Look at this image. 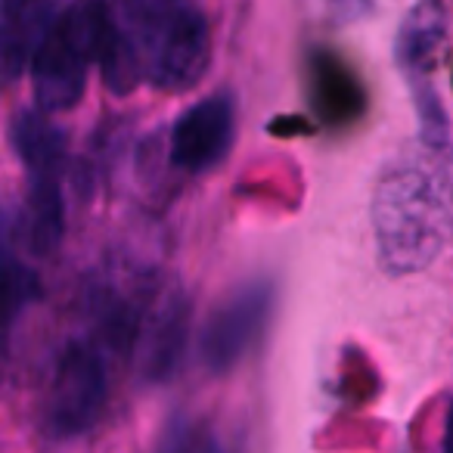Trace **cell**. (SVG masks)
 I'll return each instance as SVG.
<instances>
[{
  "label": "cell",
  "instance_id": "obj_1",
  "mask_svg": "<svg viewBox=\"0 0 453 453\" xmlns=\"http://www.w3.org/2000/svg\"><path fill=\"white\" fill-rule=\"evenodd\" d=\"M453 226V177L432 158H397L372 189L379 261L395 277L426 271Z\"/></svg>",
  "mask_w": 453,
  "mask_h": 453
},
{
  "label": "cell",
  "instance_id": "obj_2",
  "mask_svg": "<svg viewBox=\"0 0 453 453\" xmlns=\"http://www.w3.org/2000/svg\"><path fill=\"white\" fill-rule=\"evenodd\" d=\"M112 13L103 0H81L47 22L32 57V84L47 115L69 112L81 103L90 65L100 59Z\"/></svg>",
  "mask_w": 453,
  "mask_h": 453
},
{
  "label": "cell",
  "instance_id": "obj_3",
  "mask_svg": "<svg viewBox=\"0 0 453 453\" xmlns=\"http://www.w3.org/2000/svg\"><path fill=\"white\" fill-rule=\"evenodd\" d=\"M143 78L165 94H183L196 88L211 63V32L193 4L165 0L152 4L140 32Z\"/></svg>",
  "mask_w": 453,
  "mask_h": 453
},
{
  "label": "cell",
  "instance_id": "obj_4",
  "mask_svg": "<svg viewBox=\"0 0 453 453\" xmlns=\"http://www.w3.org/2000/svg\"><path fill=\"white\" fill-rule=\"evenodd\" d=\"M447 38V4L444 0H416L410 13L403 16L401 32L395 41V57L401 72L413 88L416 112L422 121V137L428 150H444L450 137L447 112L438 100V90L432 88V65L441 44Z\"/></svg>",
  "mask_w": 453,
  "mask_h": 453
},
{
  "label": "cell",
  "instance_id": "obj_5",
  "mask_svg": "<svg viewBox=\"0 0 453 453\" xmlns=\"http://www.w3.org/2000/svg\"><path fill=\"white\" fill-rule=\"evenodd\" d=\"M106 364L90 345H69L57 360L50 395L44 403V428L50 438L65 441L90 432L106 403Z\"/></svg>",
  "mask_w": 453,
  "mask_h": 453
},
{
  "label": "cell",
  "instance_id": "obj_6",
  "mask_svg": "<svg viewBox=\"0 0 453 453\" xmlns=\"http://www.w3.org/2000/svg\"><path fill=\"white\" fill-rule=\"evenodd\" d=\"M273 311V286L249 283L230 292L218 308L208 314L202 329V364L211 372H230L246 351L255 345L261 329L267 326Z\"/></svg>",
  "mask_w": 453,
  "mask_h": 453
},
{
  "label": "cell",
  "instance_id": "obj_7",
  "mask_svg": "<svg viewBox=\"0 0 453 453\" xmlns=\"http://www.w3.org/2000/svg\"><path fill=\"white\" fill-rule=\"evenodd\" d=\"M236 137V103L214 94L189 106L171 127V162L183 171H211L220 165Z\"/></svg>",
  "mask_w": 453,
  "mask_h": 453
},
{
  "label": "cell",
  "instance_id": "obj_8",
  "mask_svg": "<svg viewBox=\"0 0 453 453\" xmlns=\"http://www.w3.org/2000/svg\"><path fill=\"white\" fill-rule=\"evenodd\" d=\"M189 333V302L174 292L156 311L143 339V376L150 382H165L180 366Z\"/></svg>",
  "mask_w": 453,
  "mask_h": 453
},
{
  "label": "cell",
  "instance_id": "obj_9",
  "mask_svg": "<svg viewBox=\"0 0 453 453\" xmlns=\"http://www.w3.org/2000/svg\"><path fill=\"white\" fill-rule=\"evenodd\" d=\"M10 140H13L16 156L26 165L28 174H59L65 156V137L47 119V112H35V109L19 112L10 125Z\"/></svg>",
  "mask_w": 453,
  "mask_h": 453
},
{
  "label": "cell",
  "instance_id": "obj_10",
  "mask_svg": "<svg viewBox=\"0 0 453 453\" xmlns=\"http://www.w3.org/2000/svg\"><path fill=\"white\" fill-rule=\"evenodd\" d=\"M28 242L38 255H50L63 240L65 208L59 174H28Z\"/></svg>",
  "mask_w": 453,
  "mask_h": 453
},
{
  "label": "cell",
  "instance_id": "obj_11",
  "mask_svg": "<svg viewBox=\"0 0 453 453\" xmlns=\"http://www.w3.org/2000/svg\"><path fill=\"white\" fill-rule=\"evenodd\" d=\"M44 28L32 7L13 10L0 4V84H13L26 72Z\"/></svg>",
  "mask_w": 453,
  "mask_h": 453
},
{
  "label": "cell",
  "instance_id": "obj_12",
  "mask_svg": "<svg viewBox=\"0 0 453 453\" xmlns=\"http://www.w3.org/2000/svg\"><path fill=\"white\" fill-rule=\"evenodd\" d=\"M38 296V280L16 255L0 249V379L10 354V329H13L19 311Z\"/></svg>",
  "mask_w": 453,
  "mask_h": 453
},
{
  "label": "cell",
  "instance_id": "obj_13",
  "mask_svg": "<svg viewBox=\"0 0 453 453\" xmlns=\"http://www.w3.org/2000/svg\"><path fill=\"white\" fill-rule=\"evenodd\" d=\"M441 453H453V403L447 410V426H444V444H441Z\"/></svg>",
  "mask_w": 453,
  "mask_h": 453
},
{
  "label": "cell",
  "instance_id": "obj_14",
  "mask_svg": "<svg viewBox=\"0 0 453 453\" xmlns=\"http://www.w3.org/2000/svg\"><path fill=\"white\" fill-rule=\"evenodd\" d=\"M4 7H13V10H22V7H32L35 0H0Z\"/></svg>",
  "mask_w": 453,
  "mask_h": 453
}]
</instances>
